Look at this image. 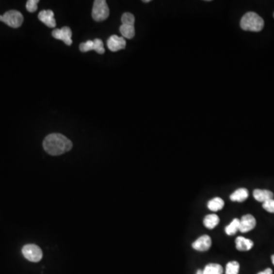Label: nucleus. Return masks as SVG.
<instances>
[{"mask_svg":"<svg viewBox=\"0 0 274 274\" xmlns=\"http://www.w3.org/2000/svg\"></svg>","mask_w":274,"mask_h":274,"instance_id":"29","label":"nucleus"},{"mask_svg":"<svg viewBox=\"0 0 274 274\" xmlns=\"http://www.w3.org/2000/svg\"><path fill=\"white\" fill-rule=\"evenodd\" d=\"M108 49L112 52H117L126 48V41L123 37L112 35L107 41Z\"/></svg>","mask_w":274,"mask_h":274,"instance_id":"7","label":"nucleus"},{"mask_svg":"<svg viewBox=\"0 0 274 274\" xmlns=\"http://www.w3.org/2000/svg\"><path fill=\"white\" fill-rule=\"evenodd\" d=\"M235 244H236V248L239 251H248L253 248L254 242L250 239L239 236L235 239Z\"/></svg>","mask_w":274,"mask_h":274,"instance_id":"12","label":"nucleus"},{"mask_svg":"<svg viewBox=\"0 0 274 274\" xmlns=\"http://www.w3.org/2000/svg\"><path fill=\"white\" fill-rule=\"evenodd\" d=\"M256 226V219L252 215H245L240 219L239 231L242 233L250 232Z\"/></svg>","mask_w":274,"mask_h":274,"instance_id":"8","label":"nucleus"},{"mask_svg":"<svg viewBox=\"0 0 274 274\" xmlns=\"http://www.w3.org/2000/svg\"><path fill=\"white\" fill-rule=\"evenodd\" d=\"M240 25L243 30L259 32L264 28V21L257 13L249 12L242 18Z\"/></svg>","mask_w":274,"mask_h":274,"instance_id":"2","label":"nucleus"},{"mask_svg":"<svg viewBox=\"0 0 274 274\" xmlns=\"http://www.w3.org/2000/svg\"><path fill=\"white\" fill-rule=\"evenodd\" d=\"M122 25H133L134 26L135 17L133 14L129 13H126L121 17Z\"/></svg>","mask_w":274,"mask_h":274,"instance_id":"20","label":"nucleus"},{"mask_svg":"<svg viewBox=\"0 0 274 274\" xmlns=\"http://www.w3.org/2000/svg\"><path fill=\"white\" fill-rule=\"evenodd\" d=\"M80 49L83 53L90 51V50H94V41L89 40L86 42L81 43V45H80Z\"/></svg>","mask_w":274,"mask_h":274,"instance_id":"21","label":"nucleus"},{"mask_svg":"<svg viewBox=\"0 0 274 274\" xmlns=\"http://www.w3.org/2000/svg\"><path fill=\"white\" fill-rule=\"evenodd\" d=\"M253 196L255 200L261 202L263 204L267 200L274 198V193L268 190H255L253 192Z\"/></svg>","mask_w":274,"mask_h":274,"instance_id":"11","label":"nucleus"},{"mask_svg":"<svg viewBox=\"0 0 274 274\" xmlns=\"http://www.w3.org/2000/svg\"><path fill=\"white\" fill-rule=\"evenodd\" d=\"M219 223V218L217 215L210 214L205 216L204 219V225L206 228L212 229L217 226Z\"/></svg>","mask_w":274,"mask_h":274,"instance_id":"14","label":"nucleus"},{"mask_svg":"<svg viewBox=\"0 0 274 274\" xmlns=\"http://www.w3.org/2000/svg\"><path fill=\"white\" fill-rule=\"evenodd\" d=\"M0 21H2L11 28L18 29L23 23L24 17L18 11L10 10L6 12L3 16H0Z\"/></svg>","mask_w":274,"mask_h":274,"instance_id":"3","label":"nucleus"},{"mask_svg":"<svg viewBox=\"0 0 274 274\" xmlns=\"http://www.w3.org/2000/svg\"><path fill=\"white\" fill-rule=\"evenodd\" d=\"M239 268H240V265H239V262H228L226 265V274H239Z\"/></svg>","mask_w":274,"mask_h":274,"instance_id":"19","label":"nucleus"},{"mask_svg":"<svg viewBox=\"0 0 274 274\" xmlns=\"http://www.w3.org/2000/svg\"><path fill=\"white\" fill-rule=\"evenodd\" d=\"M72 34L73 33L69 27H64L61 29H54L52 32V36L54 38L64 41L68 46H70L73 44Z\"/></svg>","mask_w":274,"mask_h":274,"instance_id":"6","label":"nucleus"},{"mask_svg":"<svg viewBox=\"0 0 274 274\" xmlns=\"http://www.w3.org/2000/svg\"><path fill=\"white\" fill-rule=\"evenodd\" d=\"M94 50H96L97 53L99 54H103L105 53V48H104V44H103L102 41L101 39H95L94 41Z\"/></svg>","mask_w":274,"mask_h":274,"instance_id":"22","label":"nucleus"},{"mask_svg":"<svg viewBox=\"0 0 274 274\" xmlns=\"http://www.w3.org/2000/svg\"><path fill=\"white\" fill-rule=\"evenodd\" d=\"M110 11L105 0H96L92 9V18L96 21H102L109 16Z\"/></svg>","mask_w":274,"mask_h":274,"instance_id":"4","label":"nucleus"},{"mask_svg":"<svg viewBox=\"0 0 274 274\" xmlns=\"http://www.w3.org/2000/svg\"><path fill=\"white\" fill-rule=\"evenodd\" d=\"M271 260H272L273 264L274 265V255H272V257H271Z\"/></svg>","mask_w":274,"mask_h":274,"instance_id":"27","label":"nucleus"},{"mask_svg":"<svg viewBox=\"0 0 274 274\" xmlns=\"http://www.w3.org/2000/svg\"><path fill=\"white\" fill-rule=\"evenodd\" d=\"M263 208H264L265 210L267 212H271V213H274V199H271V200H267L265 203L263 204Z\"/></svg>","mask_w":274,"mask_h":274,"instance_id":"24","label":"nucleus"},{"mask_svg":"<svg viewBox=\"0 0 274 274\" xmlns=\"http://www.w3.org/2000/svg\"><path fill=\"white\" fill-rule=\"evenodd\" d=\"M38 2V0H29L26 3L27 10L29 11V13H34L37 11Z\"/></svg>","mask_w":274,"mask_h":274,"instance_id":"23","label":"nucleus"},{"mask_svg":"<svg viewBox=\"0 0 274 274\" xmlns=\"http://www.w3.org/2000/svg\"><path fill=\"white\" fill-rule=\"evenodd\" d=\"M248 197V191L245 188H239L230 196V200L234 202H244Z\"/></svg>","mask_w":274,"mask_h":274,"instance_id":"13","label":"nucleus"},{"mask_svg":"<svg viewBox=\"0 0 274 274\" xmlns=\"http://www.w3.org/2000/svg\"><path fill=\"white\" fill-rule=\"evenodd\" d=\"M38 18L43 23L49 28H55L56 20L54 18V13L51 10H43L38 14Z\"/></svg>","mask_w":274,"mask_h":274,"instance_id":"10","label":"nucleus"},{"mask_svg":"<svg viewBox=\"0 0 274 274\" xmlns=\"http://www.w3.org/2000/svg\"><path fill=\"white\" fill-rule=\"evenodd\" d=\"M43 146L50 156H60L72 149L73 143L63 134L51 133L46 136Z\"/></svg>","mask_w":274,"mask_h":274,"instance_id":"1","label":"nucleus"},{"mask_svg":"<svg viewBox=\"0 0 274 274\" xmlns=\"http://www.w3.org/2000/svg\"><path fill=\"white\" fill-rule=\"evenodd\" d=\"M239 225H240V219L235 218L228 226L226 227L225 232L228 235H235L238 231H239Z\"/></svg>","mask_w":274,"mask_h":274,"instance_id":"18","label":"nucleus"},{"mask_svg":"<svg viewBox=\"0 0 274 274\" xmlns=\"http://www.w3.org/2000/svg\"><path fill=\"white\" fill-rule=\"evenodd\" d=\"M223 267L218 264H207L203 271V274H223Z\"/></svg>","mask_w":274,"mask_h":274,"instance_id":"17","label":"nucleus"},{"mask_svg":"<svg viewBox=\"0 0 274 274\" xmlns=\"http://www.w3.org/2000/svg\"><path fill=\"white\" fill-rule=\"evenodd\" d=\"M150 0H144V2H149Z\"/></svg>","mask_w":274,"mask_h":274,"instance_id":"28","label":"nucleus"},{"mask_svg":"<svg viewBox=\"0 0 274 274\" xmlns=\"http://www.w3.org/2000/svg\"><path fill=\"white\" fill-rule=\"evenodd\" d=\"M212 245V239L209 235H204L196 239L192 244L193 249L198 251H207Z\"/></svg>","mask_w":274,"mask_h":274,"instance_id":"9","label":"nucleus"},{"mask_svg":"<svg viewBox=\"0 0 274 274\" xmlns=\"http://www.w3.org/2000/svg\"><path fill=\"white\" fill-rule=\"evenodd\" d=\"M196 274H203V271H201V270H198Z\"/></svg>","mask_w":274,"mask_h":274,"instance_id":"26","label":"nucleus"},{"mask_svg":"<svg viewBox=\"0 0 274 274\" xmlns=\"http://www.w3.org/2000/svg\"><path fill=\"white\" fill-rule=\"evenodd\" d=\"M22 255L27 260L31 262L41 261L43 258V252L41 248L36 244H29L24 246L22 248Z\"/></svg>","mask_w":274,"mask_h":274,"instance_id":"5","label":"nucleus"},{"mask_svg":"<svg viewBox=\"0 0 274 274\" xmlns=\"http://www.w3.org/2000/svg\"><path fill=\"white\" fill-rule=\"evenodd\" d=\"M273 271L271 268H267L265 271H262V272L258 273V274H272Z\"/></svg>","mask_w":274,"mask_h":274,"instance_id":"25","label":"nucleus"},{"mask_svg":"<svg viewBox=\"0 0 274 274\" xmlns=\"http://www.w3.org/2000/svg\"><path fill=\"white\" fill-rule=\"evenodd\" d=\"M120 32L123 37L132 39L135 36V29L133 25H122L120 27Z\"/></svg>","mask_w":274,"mask_h":274,"instance_id":"16","label":"nucleus"},{"mask_svg":"<svg viewBox=\"0 0 274 274\" xmlns=\"http://www.w3.org/2000/svg\"><path fill=\"white\" fill-rule=\"evenodd\" d=\"M225 203L223 199L220 197H215L212 200H210L207 204V207L211 211L216 212V211L221 210L224 207Z\"/></svg>","mask_w":274,"mask_h":274,"instance_id":"15","label":"nucleus"}]
</instances>
